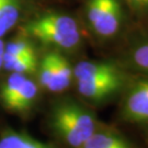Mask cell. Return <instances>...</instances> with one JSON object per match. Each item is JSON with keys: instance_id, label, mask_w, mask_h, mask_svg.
<instances>
[{"instance_id": "cell-1", "label": "cell", "mask_w": 148, "mask_h": 148, "mask_svg": "<svg viewBox=\"0 0 148 148\" xmlns=\"http://www.w3.org/2000/svg\"><path fill=\"white\" fill-rule=\"evenodd\" d=\"M74 79L79 95L95 103L111 100L127 86L125 73L109 62H80L74 68Z\"/></svg>"}, {"instance_id": "cell-13", "label": "cell", "mask_w": 148, "mask_h": 148, "mask_svg": "<svg viewBox=\"0 0 148 148\" xmlns=\"http://www.w3.org/2000/svg\"><path fill=\"white\" fill-rule=\"evenodd\" d=\"M131 63L140 73L148 75V41L142 43L133 51Z\"/></svg>"}, {"instance_id": "cell-3", "label": "cell", "mask_w": 148, "mask_h": 148, "mask_svg": "<svg viewBox=\"0 0 148 148\" xmlns=\"http://www.w3.org/2000/svg\"><path fill=\"white\" fill-rule=\"evenodd\" d=\"M24 32L43 44L59 49L71 51L81 42V32L77 21L65 13H46L33 19Z\"/></svg>"}, {"instance_id": "cell-12", "label": "cell", "mask_w": 148, "mask_h": 148, "mask_svg": "<svg viewBox=\"0 0 148 148\" xmlns=\"http://www.w3.org/2000/svg\"><path fill=\"white\" fill-rule=\"evenodd\" d=\"M27 79L25 75L19 73H11V75L5 79L1 90V99L2 102L8 109L10 108L19 90L21 89L24 81Z\"/></svg>"}, {"instance_id": "cell-4", "label": "cell", "mask_w": 148, "mask_h": 148, "mask_svg": "<svg viewBox=\"0 0 148 148\" xmlns=\"http://www.w3.org/2000/svg\"><path fill=\"white\" fill-rule=\"evenodd\" d=\"M86 16L91 30L99 37L111 38L121 30L123 10L120 0H88Z\"/></svg>"}, {"instance_id": "cell-14", "label": "cell", "mask_w": 148, "mask_h": 148, "mask_svg": "<svg viewBox=\"0 0 148 148\" xmlns=\"http://www.w3.org/2000/svg\"><path fill=\"white\" fill-rule=\"evenodd\" d=\"M3 53L10 55H31L35 54L34 48L25 40H13L3 48Z\"/></svg>"}, {"instance_id": "cell-15", "label": "cell", "mask_w": 148, "mask_h": 148, "mask_svg": "<svg viewBox=\"0 0 148 148\" xmlns=\"http://www.w3.org/2000/svg\"><path fill=\"white\" fill-rule=\"evenodd\" d=\"M125 2L131 10L136 13H148V0H125Z\"/></svg>"}, {"instance_id": "cell-16", "label": "cell", "mask_w": 148, "mask_h": 148, "mask_svg": "<svg viewBox=\"0 0 148 148\" xmlns=\"http://www.w3.org/2000/svg\"><path fill=\"white\" fill-rule=\"evenodd\" d=\"M3 48H5V44L2 42V40L0 38V69L2 68V56H3Z\"/></svg>"}, {"instance_id": "cell-8", "label": "cell", "mask_w": 148, "mask_h": 148, "mask_svg": "<svg viewBox=\"0 0 148 148\" xmlns=\"http://www.w3.org/2000/svg\"><path fill=\"white\" fill-rule=\"evenodd\" d=\"M37 58L35 54L31 55H10L3 53L2 68L11 73L31 74L36 70Z\"/></svg>"}, {"instance_id": "cell-10", "label": "cell", "mask_w": 148, "mask_h": 148, "mask_svg": "<svg viewBox=\"0 0 148 148\" xmlns=\"http://www.w3.org/2000/svg\"><path fill=\"white\" fill-rule=\"evenodd\" d=\"M37 95H38V88L36 84L27 78L9 109L13 111H25L30 109L34 103V101L36 100Z\"/></svg>"}, {"instance_id": "cell-11", "label": "cell", "mask_w": 148, "mask_h": 148, "mask_svg": "<svg viewBox=\"0 0 148 148\" xmlns=\"http://www.w3.org/2000/svg\"><path fill=\"white\" fill-rule=\"evenodd\" d=\"M0 148H52L24 134L8 132L0 137Z\"/></svg>"}, {"instance_id": "cell-5", "label": "cell", "mask_w": 148, "mask_h": 148, "mask_svg": "<svg viewBox=\"0 0 148 148\" xmlns=\"http://www.w3.org/2000/svg\"><path fill=\"white\" fill-rule=\"evenodd\" d=\"M122 93V119L134 125L148 127V79L127 84Z\"/></svg>"}, {"instance_id": "cell-6", "label": "cell", "mask_w": 148, "mask_h": 148, "mask_svg": "<svg viewBox=\"0 0 148 148\" xmlns=\"http://www.w3.org/2000/svg\"><path fill=\"white\" fill-rule=\"evenodd\" d=\"M40 84L51 92H63L69 88L74 79V68L62 54H46L40 64Z\"/></svg>"}, {"instance_id": "cell-9", "label": "cell", "mask_w": 148, "mask_h": 148, "mask_svg": "<svg viewBox=\"0 0 148 148\" xmlns=\"http://www.w3.org/2000/svg\"><path fill=\"white\" fill-rule=\"evenodd\" d=\"M20 13V0H0V38L16 25Z\"/></svg>"}, {"instance_id": "cell-2", "label": "cell", "mask_w": 148, "mask_h": 148, "mask_svg": "<svg viewBox=\"0 0 148 148\" xmlns=\"http://www.w3.org/2000/svg\"><path fill=\"white\" fill-rule=\"evenodd\" d=\"M54 131L68 146L80 148L99 128L93 112L75 101H63L52 113Z\"/></svg>"}, {"instance_id": "cell-7", "label": "cell", "mask_w": 148, "mask_h": 148, "mask_svg": "<svg viewBox=\"0 0 148 148\" xmlns=\"http://www.w3.org/2000/svg\"><path fill=\"white\" fill-rule=\"evenodd\" d=\"M80 148H134L119 133L98 128Z\"/></svg>"}]
</instances>
